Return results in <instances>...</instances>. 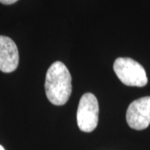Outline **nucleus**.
Instances as JSON below:
<instances>
[{
  "instance_id": "1",
  "label": "nucleus",
  "mask_w": 150,
  "mask_h": 150,
  "mask_svg": "<svg viewBox=\"0 0 150 150\" xmlns=\"http://www.w3.org/2000/svg\"><path fill=\"white\" fill-rule=\"evenodd\" d=\"M44 87L51 103L60 106L68 102L72 93V78L64 64L57 61L49 67Z\"/></svg>"
},
{
  "instance_id": "2",
  "label": "nucleus",
  "mask_w": 150,
  "mask_h": 150,
  "mask_svg": "<svg viewBox=\"0 0 150 150\" xmlns=\"http://www.w3.org/2000/svg\"><path fill=\"white\" fill-rule=\"evenodd\" d=\"M113 70L123 84L130 87H144L148 83L144 68L130 58H118L113 64Z\"/></svg>"
},
{
  "instance_id": "3",
  "label": "nucleus",
  "mask_w": 150,
  "mask_h": 150,
  "mask_svg": "<svg viewBox=\"0 0 150 150\" xmlns=\"http://www.w3.org/2000/svg\"><path fill=\"white\" fill-rule=\"evenodd\" d=\"M98 103L91 93H84L80 98L77 111L78 126L83 132L90 133L96 129L98 123Z\"/></svg>"
},
{
  "instance_id": "4",
  "label": "nucleus",
  "mask_w": 150,
  "mask_h": 150,
  "mask_svg": "<svg viewBox=\"0 0 150 150\" xmlns=\"http://www.w3.org/2000/svg\"><path fill=\"white\" fill-rule=\"evenodd\" d=\"M126 120L131 129H147L150 124V96L140 98L131 103L127 109Z\"/></svg>"
},
{
  "instance_id": "5",
  "label": "nucleus",
  "mask_w": 150,
  "mask_h": 150,
  "mask_svg": "<svg viewBox=\"0 0 150 150\" xmlns=\"http://www.w3.org/2000/svg\"><path fill=\"white\" fill-rule=\"evenodd\" d=\"M18 50L15 43L7 36L0 35V71L12 73L18 68Z\"/></svg>"
},
{
  "instance_id": "6",
  "label": "nucleus",
  "mask_w": 150,
  "mask_h": 150,
  "mask_svg": "<svg viewBox=\"0 0 150 150\" xmlns=\"http://www.w3.org/2000/svg\"><path fill=\"white\" fill-rule=\"evenodd\" d=\"M17 1H18V0H0V3H2V4H4L8 5V4H13L16 3Z\"/></svg>"
},
{
  "instance_id": "7",
  "label": "nucleus",
  "mask_w": 150,
  "mask_h": 150,
  "mask_svg": "<svg viewBox=\"0 0 150 150\" xmlns=\"http://www.w3.org/2000/svg\"><path fill=\"white\" fill-rule=\"evenodd\" d=\"M0 150H5V149H4V148L2 145H0Z\"/></svg>"
}]
</instances>
